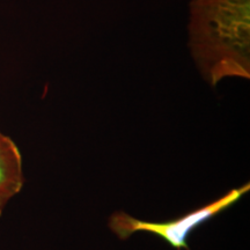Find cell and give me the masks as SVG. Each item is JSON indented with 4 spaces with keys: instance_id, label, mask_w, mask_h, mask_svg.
<instances>
[{
    "instance_id": "obj_3",
    "label": "cell",
    "mask_w": 250,
    "mask_h": 250,
    "mask_svg": "<svg viewBox=\"0 0 250 250\" xmlns=\"http://www.w3.org/2000/svg\"><path fill=\"white\" fill-rule=\"evenodd\" d=\"M24 184L22 155L13 140L0 131V208L22 190Z\"/></svg>"
},
{
    "instance_id": "obj_4",
    "label": "cell",
    "mask_w": 250,
    "mask_h": 250,
    "mask_svg": "<svg viewBox=\"0 0 250 250\" xmlns=\"http://www.w3.org/2000/svg\"><path fill=\"white\" fill-rule=\"evenodd\" d=\"M2 212H4V208H0V215L2 214Z\"/></svg>"
},
{
    "instance_id": "obj_2",
    "label": "cell",
    "mask_w": 250,
    "mask_h": 250,
    "mask_svg": "<svg viewBox=\"0 0 250 250\" xmlns=\"http://www.w3.org/2000/svg\"><path fill=\"white\" fill-rule=\"evenodd\" d=\"M249 183H247L245 186L230 190L226 195L210 204L167 223H149L131 217L124 212H116L109 219V228L121 240L129 239L136 232H147L162 237L175 249H188L189 247L187 237L192 229L239 202L241 197L249 191Z\"/></svg>"
},
{
    "instance_id": "obj_1",
    "label": "cell",
    "mask_w": 250,
    "mask_h": 250,
    "mask_svg": "<svg viewBox=\"0 0 250 250\" xmlns=\"http://www.w3.org/2000/svg\"><path fill=\"white\" fill-rule=\"evenodd\" d=\"M189 49L211 86L250 78V0H191Z\"/></svg>"
}]
</instances>
